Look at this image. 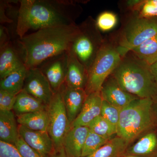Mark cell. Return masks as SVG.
Wrapping results in <instances>:
<instances>
[{"label":"cell","mask_w":157,"mask_h":157,"mask_svg":"<svg viewBox=\"0 0 157 157\" xmlns=\"http://www.w3.org/2000/svg\"><path fill=\"white\" fill-rule=\"evenodd\" d=\"M17 13L16 34L21 39L31 30L76 24L82 8L70 0H21Z\"/></svg>","instance_id":"cell-1"},{"label":"cell","mask_w":157,"mask_h":157,"mask_svg":"<svg viewBox=\"0 0 157 157\" xmlns=\"http://www.w3.org/2000/svg\"><path fill=\"white\" fill-rule=\"evenodd\" d=\"M79 32L76 24L40 29L19 39L25 65L38 67L52 57L67 52Z\"/></svg>","instance_id":"cell-2"},{"label":"cell","mask_w":157,"mask_h":157,"mask_svg":"<svg viewBox=\"0 0 157 157\" xmlns=\"http://www.w3.org/2000/svg\"><path fill=\"white\" fill-rule=\"evenodd\" d=\"M111 75L122 89L137 98L153 99L157 96L149 65L137 58L122 59Z\"/></svg>","instance_id":"cell-3"},{"label":"cell","mask_w":157,"mask_h":157,"mask_svg":"<svg viewBox=\"0 0 157 157\" xmlns=\"http://www.w3.org/2000/svg\"><path fill=\"white\" fill-rule=\"evenodd\" d=\"M157 128L152 99L138 98L121 110L117 136L130 144L145 133Z\"/></svg>","instance_id":"cell-4"},{"label":"cell","mask_w":157,"mask_h":157,"mask_svg":"<svg viewBox=\"0 0 157 157\" xmlns=\"http://www.w3.org/2000/svg\"><path fill=\"white\" fill-rule=\"evenodd\" d=\"M122 58L117 48L104 42L88 71L85 90L87 95L100 92L102 85L120 63Z\"/></svg>","instance_id":"cell-5"},{"label":"cell","mask_w":157,"mask_h":157,"mask_svg":"<svg viewBox=\"0 0 157 157\" xmlns=\"http://www.w3.org/2000/svg\"><path fill=\"white\" fill-rule=\"evenodd\" d=\"M72 43V50L78 60L89 70L104 43L96 21L90 16L80 25Z\"/></svg>","instance_id":"cell-6"},{"label":"cell","mask_w":157,"mask_h":157,"mask_svg":"<svg viewBox=\"0 0 157 157\" xmlns=\"http://www.w3.org/2000/svg\"><path fill=\"white\" fill-rule=\"evenodd\" d=\"M157 35V17H140L130 21L123 33L117 49L122 57L129 51Z\"/></svg>","instance_id":"cell-7"},{"label":"cell","mask_w":157,"mask_h":157,"mask_svg":"<svg viewBox=\"0 0 157 157\" xmlns=\"http://www.w3.org/2000/svg\"><path fill=\"white\" fill-rule=\"evenodd\" d=\"M48 132L53 141L56 151L63 147L65 136L71 127L60 91L55 93L47 106Z\"/></svg>","instance_id":"cell-8"},{"label":"cell","mask_w":157,"mask_h":157,"mask_svg":"<svg viewBox=\"0 0 157 157\" xmlns=\"http://www.w3.org/2000/svg\"><path fill=\"white\" fill-rule=\"evenodd\" d=\"M67 63V52H66L48 59L38 67L48 80L54 94L65 83Z\"/></svg>","instance_id":"cell-9"},{"label":"cell","mask_w":157,"mask_h":157,"mask_svg":"<svg viewBox=\"0 0 157 157\" xmlns=\"http://www.w3.org/2000/svg\"><path fill=\"white\" fill-rule=\"evenodd\" d=\"M23 90L47 105L54 94L50 83L39 67L28 69Z\"/></svg>","instance_id":"cell-10"},{"label":"cell","mask_w":157,"mask_h":157,"mask_svg":"<svg viewBox=\"0 0 157 157\" xmlns=\"http://www.w3.org/2000/svg\"><path fill=\"white\" fill-rule=\"evenodd\" d=\"M20 137L43 157H52L56 151L53 142L47 132L34 131L18 125Z\"/></svg>","instance_id":"cell-11"},{"label":"cell","mask_w":157,"mask_h":157,"mask_svg":"<svg viewBox=\"0 0 157 157\" xmlns=\"http://www.w3.org/2000/svg\"><path fill=\"white\" fill-rule=\"evenodd\" d=\"M100 93L103 100L121 109L138 98L122 89L112 75L104 82Z\"/></svg>","instance_id":"cell-12"},{"label":"cell","mask_w":157,"mask_h":157,"mask_svg":"<svg viewBox=\"0 0 157 157\" xmlns=\"http://www.w3.org/2000/svg\"><path fill=\"white\" fill-rule=\"evenodd\" d=\"M88 77L87 69L78 60L72 48L67 51L65 85L68 87L85 90Z\"/></svg>","instance_id":"cell-13"},{"label":"cell","mask_w":157,"mask_h":157,"mask_svg":"<svg viewBox=\"0 0 157 157\" xmlns=\"http://www.w3.org/2000/svg\"><path fill=\"white\" fill-rule=\"evenodd\" d=\"M19 48H16L10 42L6 46L0 48L1 79L25 66L19 45Z\"/></svg>","instance_id":"cell-14"},{"label":"cell","mask_w":157,"mask_h":157,"mask_svg":"<svg viewBox=\"0 0 157 157\" xmlns=\"http://www.w3.org/2000/svg\"><path fill=\"white\" fill-rule=\"evenodd\" d=\"M60 91L71 125L81 111L87 95L83 89L68 87L65 84Z\"/></svg>","instance_id":"cell-15"},{"label":"cell","mask_w":157,"mask_h":157,"mask_svg":"<svg viewBox=\"0 0 157 157\" xmlns=\"http://www.w3.org/2000/svg\"><path fill=\"white\" fill-rule=\"evenodd\" d=\"M103 99L101 93H91L87 95L81 111L71 127H88L94 119L101 115Z\"/></svg>","instance_id":"cell-16"},{"label":"cell","mask_w":157,"mask_h":157,"mask_svg":"<svg viewBox=\"0 0 157 157\" xmlns=\"http://www.w3.org/2000/svg\"><path fill=\"white\" fill-rule=\"evenodd\" d=\"M124 155L136 157H157V128L146 132L136 143L129 146Z\"/></svg>","instance_id":"cell-17"},{"label":"cell","mask_w":157,"mask_h":157,"mask_svg":"<svg viewBox=\"0 0 157 157\" xmlns=\"http://www.w3.org/2000/svg\"><path fill=\"white\" fill-rule=\"evenodd\" d=\"M89 131L88 127H71L63 143V147L68 157H81L83 145Z\"/></svg>","instance_id":"cell-18"},{"label":"cell","mask_w":157,"mask_h":157,"mask_svg":"<svg viewBox=\"0 0 157 157\" xmlns=\"http://www.w3.org/2000/svg\"><path fill=\"white\" fill-rule=\"evenodd\" d=\"M17 123L13 110H0V140L14 145L19 137Z\"/></svg>","instance_id":"cell-19"},{"label":"cell","mask_w":157,"mask_h":157,"mask_svg":"<svg viewBox=\"0 0 157 157\" xmlns=\"http://www.w3.org/2000/svg\"><path fill=\"white\" fill-rule=\"evenodd\" d=\"M48 105L23 90L16 96L13 111L15 115L46 110Z\"/></svg>","instance_id":"cell-20"},{"label":"cell","mask_w":157,"mask_h":157,"mask_svg":"<svg viewBox=\"0 0 157 157\" xmlns=\"http://www.w3.org/2000/svg\"><path fill=\"white\" fill-rule=\"evenodd\" d=\"M15 116L18 125L34 131L48 132V118L46 109Z\"/></svg>","instance_id":"cell-21"},{"label":"cell","mask_w":157,"mask_h":157,"mask_svg":"<svg viewBox=\"0 0 157 157\" xmlns=\"http://www.w3.org/2000/svg\"><path fill=\"white\" fill-rule=\"evenodd\" d=\"M129 144L120 137H113L98 150L85 157H122Z\"/></svg>","instance_id":"cell-22"},{"label":"cell","mask_w":157,"mask_h":157,"mask_svg":"<svg viewBox=\"0 0 157 157\" xmlns=\"http://www.w3.org/2000/svg\"><path fill=\"white\" fill-rule=\"evenodd\" d=\"M27 69L25 66L1 79L0 90L17 95L23 90Z\"/></svg>","instance_id":"cell-23"},{"label":"cell","mask_w":157,"mask_h":157,"mask_svg":"<svg viewBox=\"0 0 157 157\" xmlns=\"http://www.w3.org/2000/svg\"><path fill=\"white\" fill-rule=\"evenodd\" d=\"M137 58L151 66L157 61V35L132 50Z\"/></svg>","instance_id":"cell-24"},{"label":"cell","mask_w":157,"mask_h":157,"mask_svg":"<svg viewBox=\"0 0 157 157\" xmlns=\"http://www.w3.org/2000/svg\"><path fill=\"white\" fill-rule=\"evenodd\" d=\"M90 131L101 137L111 139L117 134V128L100 115L89 125Z\"/></svg>","instance_id":"cell-25"},{"label":"cell","mask_w":157,"mask_h":157,"mask_svg":"<svg viewBox=\"0 0 157 157\" xmlns=\"http://www.w3.org/2000/svg\"><path fill=\"white\" fill-rule=\"evenodd\" d=\"M110 139L101 137L90 131L85 141L81 157H85L92 154Z\"/></svg>","instance_id":"cell-26"},{"label":"cell","mask_w":157,"mask_h":157,"mask_svg":"<svg viewBox=\"0 0 157 157\" xmlns=\"http://www.w3.org/2000/svg\"><path fill=\"white\" fill-rule=\"evenodd\" d=\"M121 110V109L114 107L107 101L103 100L101 116L117 128L119 121Z\"/></svg>","instance_id":"cell-27"},{"label":"cell","mask_w":157,"mask_h":157,"mask_svg":"<svg viewBox=\"0 0 157 157\" xmlns=\"http://www.w3.org/2000/svg\"><path fill=\"white\" fill-rule=\"evenodd\" d=\"M117 22L116 15L109 11H105L101 13L96 21L98 29L102 32L111 30L116 25Z\"/></svg>","instance_id":"cell-28"},{"label":"cell","mask_w":157,"mask_h":157,"mask_svg":"<svg viewBox=\"0 0 157 157\" xmlns=\"http://www.w3.org/2000/svg\"><path fill=\"white\" fill-rule=\"evenodd\" d=\"M135 9L138 11L139 17L144 18L157 17V0L140 1Z\"/></svg>","instance_id":"cell-29"},{"label":"cell","mask_w":157,"mask_h":157,"mask_svg":"<svg viewBox=\"0 0 157 157\" xmlns=\"http://www.w3.org/2000/svg\"><path fill=\"white\" fill-rule=\"evenodd\" d=\"M16 96L6 91L0 90V110H13Z\"/></svg>","instance_id":"cell-30"},{"label":"cell","mask_w":157,"mask_h":157,"mask_svg":"<svg viewBox=\"0 0 157 157\" xmlns=\"http://www.w3.org/2000/svg\"><path fill=\"white\" fill-rule=\"evenodd\" d=\"M14 145L23 157H43L36 151L25 143L20 136Z\"/></svg>","instance_id":"cell-31"},{"label":"cell","mask_w":157,"mask_h":157,"mask_svg":"<svg viewBox=\"0 0 157 157\" xmlns=\"http://www.w3.org/2000/svg\"><path fill=\"white\" fill-rule=\"evenodd\" d=\"M0 157H23L14 144L0 140Z\"/></svg>","instance_id":"cell-32"},{"label":"cell","mask_w":157,"mask_h":157,"mask_svg":"<svg viewBox=\"0 0 157 157\" xmlns=\"http://www.w3.org/2000/svg\"><path fill=\"white\" fill-rule=\"evenodd\" d=\"M10 35L8 29L1 25L0 26V48L9 44L10 42Z\"/></svg>","instance_id":"cell-33"},{"label":"cell","mask_w":157,"mask_h":157,"mask_svg":"<svg viewBox=\"0 0 157 157\" xmlns=\"http://www.w3.org/2000/svg\"><path fill=\"white\" fill-rule=\"evenodd\" d=\"M150 69L157 85V61L150 66Z\"/></svg>","instance_id":"cell-34"},{"label":"cell","mask_w":157,"mask_h":157,"mask_svg":"<svg viewBox=\"0 0 157 157\" xmlns=\"http://www.w3.org/2000/svg\"><path fill=\"white\" fill-rule=\"evenodd\" d=\"M52 157H68L65 152L63 147L55 152Z\"/></svg>","instance_id":"cell-35"},{"label":"cell","mask_w":157,"mask_h":157,"mask_svg":"<svg viewBox=\"0 0 157 157\" xmlns=\"http://www.w3.org/2000/svg\"><path fill=\"white\" fill-rule=\"evenodd\" d=\"M153 109L157 120V96L152 99Z\"/></svg>","instance_id":"cell-36"},{"label":"cell","mask_w":157,"mask_h":157,"mask_svg":"<svg viewBox=\"0 0 157 157\" xmlns=\"http://www.w3.org/2000/svg\"><path fill=\"white\" fill-rule=\"evenodd\" d=\"M122 157H136L134 156L131 155H124Z\"/></svg>","instance_id":"cell-37"}]
</instances>
